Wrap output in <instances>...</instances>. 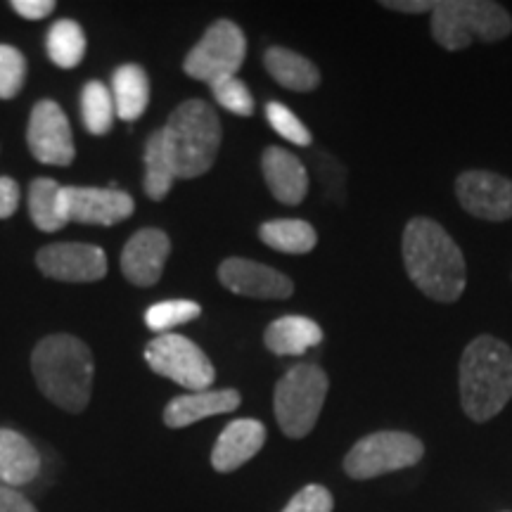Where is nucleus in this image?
<instances>
[{
    "instance_id": "obj_1",
    "label": "nucleus",
    "mask_w": 512,
    "mask_h": 512,
    "mask_svg": "<svg viewBox=\"0 0 512 512\" xmlns=\"http://www.w3.org/2000/svg\"><path fill=\"white\" fill-rule=\"evenodd\" d=\"M403 266L408 278L434 302H458L465 292L467 266L456 240L427 216H415L403 230Z\"/></svg>"
},
{
    "instance_id": "obj_2",
    "label": "nucleus",
    "mask_w": 512,
    "mask_h": 512,
    "mask_svg": "<svg viewBox=\"0 0 512 512\" xmlns=\"http://www.w3.org/2000/svg\"><path fill=\"white\" fill-rule=\"evenodd\" d=\"M31 373L48 401L67 413H83L91 403L95 361L79 337L55 332L31 354Z\"/></svg>"
},
{
    "instance_id": "obj_3",
    "label": "nucleus",
    "mask_w": 512,
    "mask_h": 512,
    "mask_svg": "<svg viewBox=\"0 0 512 512\" xmlns=\"http://www.w3.org/2000/svg\"><path fill=\"white\" fill-rule=\"evenodd\" d=\"M512 399V349L494 335H479L460 358V403L470 420L496 418Z\"/></svg>"
},
{
    "instance_id": "obj_4",
    "label": "nucleus",
    "mask_w": 512,
    "mask_h": 512,
    "mask_svg": "<svg viewBox=\"0 0 512 512\" xmlns=\"http://www.w3.org/2000/svg\"><path fill=\"white\" fill-rule=\"evenodd\" d=\"M176 176L200 178L214 166L221 147V119L204 100H185L171 112L164 126Z\"/></svg>"
},
{
    "instance_id": "obj_5",
    "label": "nucleus",
    "mask_w": 512,
    "mask_h": 512,
    "mask_svg": "<svg viewBox=\"0 0 512 512\" xmlns=\"http://www.w3.org/2000/svg\"><path fill=\"white\" fill-rule=\"evenodd\" d=\"M432 38L446 50H465L472 41L496 43L512 34V17L491 0H441L432 10Z\"/></svg>"
},
{
    "instance_id": "obj_6",
    "label": "nucleus",
    "mask_w": 512,
    "mask_h": 512,
    "mask_svg": "<svg viewBox=\"0 0 512 512\" xmlns=\"http://www.w3.org/2000/svg\"><path fill=\"white\" fill-rule=\"evenodd\" d=\"M328 375L313 363L294 366L275 384L273 411L285 437L304 439L316 427L328 396Z\"/></svg>"
},
{
    "instance_id": "obj_7",
    "label": "nucleus",
    "mask_w": 512,
    "mask_h": 512,
    "mask_svg": "<svg viewBox=\"0 0 512 512\" xmlns=\"http://www.w3.org/2000/svg\"><path fill=\"white\" fill-rule=\"evenodd\" d=\"M425 456V444L408 432L384 430L358 439L344 458V472L351 479H375L389 472L418 465Z\"/></svg>"
},
{
    "instance_id": "obj_8",
    "label": "nucleus",
    "mask_w": 512,
    "mask_h": 512,
    "mask_svg": "<svg viewBox=\"0 0 512 512\" xmlns=\"http://www.w3.org/2000/svg\"><path fill=\"white\" fill-rule=\"evenodd\" d=\"M245 57L247 38L242 29L230 19H219L204 31L200 43L185 57L183 72L190 79L214 86V83L238 74Z\"/></svg>"
},
{
    "instance_id": "obj_9",
    "label": "nucleus",
    "mask_w": 512,
    "mask_h": 512,
    "mask_svg": "<svg viewBox=\"0 0 512 512\" xmlns=\"http://www.w3.org/2000/svg\"><path fill=\"white\" fill-rule=\"evenodd\" d=\"M145 361L152 373L169 377L192 392H207L216 380L209 356L192 339L174 332L152 339L145 347Z\"/></svg>"
},
{
    "instance_id": "obj_10",
    "label": "nucleus",
    "mask_w": 512,
    "mask_h": 512,
    "mask_svg": "<svg viewBox=\"0 0 512 512\" xmlns=\"http://www.w3.org/2000/svg\"><path fill=\"white\" fill-rule=\"evenodd\" d=\"M27 143L31 155L41 164L69 166L76 157L72 126L55 100L36 102L29 117Z\"/></svg>"
},
{
    "instance_id": "obj_11",
    "label": "nucleus",
    "mask_w": 512,
    "mask_h": 512,
    "mask_svg": "<svg viewBox=\"0 0 512 512\" xmlns=\"http://www.w3.org/2000/svg\"><path fill=\"white\" fill-rule=\"evenodd\" d=\"M36 266L62 283H98L107 275V256L95 245L55 242L36 254Z\"/></svg>"
},
{
    "instance_id": "obj_12",
    "label": "nucleus",
    "mask_w": 512,
    "mask_h": 512,
    "mask_svg": "<svg viewBox=\"0 0 512 512\" xmlns=\"http://www.w3.org/2000/svg\"><path fill=\"white\" fill-rule=\"evenodd\" d=\"M456 197L467 214L484 221L512 219V181L491 171H465L456 181Z\"/></svg>"
},
{
    "instance_id": "obj_13",
    "label": "nucleus",
    "mask_w": 512,
    "mask_h": 512,
    "mask_svg": "<svg viewBox=\"0 0 512 512\" xmlns=\"http://www.w3.org/2000/svg\"><path fill=\"white\" fill-rule=\"evenodd\" d=\"M219 280L226 290L252 299H287L294 292V283L285 273L240 256L223 261L219 266Z\"/></svg>"
},
{
    "instance_id": "obj_14",
    "label": "nucleus",
    "mask_w": 512,
    "mask_h": 512,
    "mask_svg": "<svg viewBox=\"0 0 512 512\" xmlns=\"http://www.w3.org/2000/svg\"><path fill=\"white\" fill-rule=\"evenodd\" d=\"M69 221L88 226H114L136 211L131 195L117 188H74L64 185Z\"/></svg>"
},
{
    "instance_id": "obj_15",
    "label": "nucleus",
    "mask_w": 512,
    "mask_h": 512,
    "mask_svg": "<svg viewBox=\"0 0 512 512\" xmlns=\"http://www.w3.org/2000/svg\"><path fill=\"white\" fill-rule=\"evenodd\" d=\"M169 254V235L159 228H143L126 242L124 252H121V273H124L128 283L138 287H152L162 278Z\"/></svg>"
},
{
    "instance_id": "obj_16",
    "label": "nucleus",
    "mask_w": 512,
    "mask_h": 512,
    "mask_svg": "<svg viewBox=\"0 0 512 512\" xmlns=\"http://www.w3.org/2000/svg\"><path fill=\"white\" fill-rule=\"evenodd\" d=\"M266 444L264 422L242 418L226 425V430L216 439L214 451H211V467L221 475L235 472L238 467L249 463L256 453Z\"/></svg>"
},
{
    "instance_id": "obj_17",
    "label": "nucleus",
    "mask_w": 512,
    "mask_h": 512,
    "mask_svg": "<svg viewBox=\"0 0 512 512\" xmlns=\"http://www.w3.org/2000/svg\"><path fill=\"white\" fill-rule=\"evenodd\" d=\"M261 171H264L271 195L287 207H297L309 195V174H306L304 162L283 147H266L261 157Z\"/></svg>"
},
{
    "instance_id": "obj_18",
    "label": "nucleus",
    "mask_w": 512,
    "mask_h": 512,
    "mask_svg": "<svg viewBox=\"0 0 512 512\" xmlns=\"http://www.w3.org/2000/svg\"><path fill=\"white\" fill-rule=\"evenodd\" d=\"M242 403L240 392L235 389H207V392H190L169 401L164 408V425L171 430L195 425L211 415H226L238 411Z\"/></svg>"
},
{
    "instance_id": "obj_19",
    "label": "nucleus",
    "mask_w": 512,
    "mask_h": 512,
    "mask_svg": "<svg viewBox=\"0 0 512 512\" xmlns=\"http://www.w3.org/2000/svg\"><path fill=\"white\" fill-rule=\"evenodd\" d=\"M41 475V453L17 430L0 427V482L5 486H27Z\"/></svg>"
},
{
    "instance_id": "obj_20",
    "label": "nucleus",
    "mask_w": 512,
    "mask_h": 512,
    "mask_svg": "<svg viewBox=\"0 0 512 512\" xmlns=\"http://www.w3.org/2000/svg\"><path fill=\"white\" fill-rule=\"evenodd\" d=\"M323 342V328L306 316H283L264 332V344L275 356H302Z\"/></svg>"
},
{
    "instance_id": "obj_21",
    "label": "nucleus",
    "mask_w": 512,
    "mask_h": 512,
    "mask_svg": "<svg viewBox=\"0 0 512 512\" xmlns=\"http://www.w3.org/2000/svg\"><path fill=\"white\" fill-rule=\"evenodd\" d=\"M266 72L273 76L280 86L294 93H311L320 86V72L309 57L294 53L290 48L273 46L264 55Z\"/></svg>"
},
{
    "instance_id": "obj_22",
    "label": "nucleus",
    "mask_w": 512,
    "mask_h": 512,
    "mask_svg": "<svg viewBox=\"0 0 512 512\" xmlns=\"http://www.w3.org/2000/svg\"><path fill=\"white\" fill-rule=\"evenodd\" d=\"M29 216L43 233H55L69 223L64 185L53 178H34L29 185Z\"/></svg>"
},
{
    "instance_id": "obj_23",
    "label": "nucleus",
    "mask_w": 512,
    "mask_h": 512,
    "mask_svg": "<svg viewBox=\"0 0 512 512\" xmlns=\"http://www.w3.org/2000/svg\"><path fill=\"white\" fill-rule=\"evenodd\" d=\"M112 95L117 117L124 121H136L143 117L150 102V79L140 64H121L112 74Z\"/></svg>"
},
{
    "instance_id": "obj_24",
    "label": "nucleus",
    "mask_w": 512,
    "mask_h": 512,
    "mask_svg": "<svg viewBox=\"0 0 512 512\" xmlns=\"http://www.w3.org/2000/svg\"><path fill=\"white\" fill-rule=\"evenodd\" d=\"M176 164L171 157L169 140H166L164 128L152 133L145 143V195L150 200H164L176 183Z\"/></svg>"
},
{
    "instance_id": "obj_25",
    "label": "nucleus",
    "mask_w": 512,
    "mask_h": 512,
    "mask_svg": "<svg viewBox=\"0 0 512 512\" xmlns=\"http://www.w3.org/2000/svg\"><path fill=\"white\" fill-rule=\"evenodd\" d=\"M259 238L275 252L309 254L318 245V233L309 221L302 219H275L259 228Z\"/></svg>"
},
{
    "instance_id": "obj_26",
    "label": "nucleus",
    "mask_w": 512,
    "mask_h": 512,
    "mask_svg": "<svg viewBox=\"0 0 512 512\" xmlns=\"http://www.w3.org/2000/svg\"><path fill=\"white\" fill-rule=\"evenodd\" d=\"M48 57L60 69H74L86 55V34L72 19H60L48 31Z\"/></svg>"
},
{
    "instance_id": "obj_27",
    "label": "nucleus",
    "mask_w": 512,
    "mask_h": 512,
    "mask_svg": "<svg viewBox=\"0 0 512 512\" xmlns=\"http://www.w3.org/2000/svg\"><path fill=\"white\" fill-rule=\"evenodd\" d=\"M81 117L83 126L93 133V136H105L110 133L117 117V107L110 88L102 81H88L81 91Z\"/></svg>"
},
{
    "instance_id": "obj_28",
    "label": "nucleus",
    "mask_w": 512,
    "mask_h": 512,
    "mask_svg": "<svg viewBox=\"0 0 512 512\" xmlns=\"http://www.w3.org/2000/svg\"><path fill=\"white\" fill-rule=\"evenodd\" d=\"M202 306L190 299H169V302H157L145 311L147 328L166 335L169 330L178 328V325L190 323V320L200 318Z\"/></svg>"
},
{
    "instance_id": "obj_29",
    "label": "nucleus",
    "mask_w": 512,
    "mask_h": 512,
    "mask_svg": "<svg viewBox=\"0 0 512 512\" xmlns=\"http://www.w3.org/2000/svg\"><path fill=\"white\" fill-rule=\"evenodd\" d=\"M27 79V60L12 46H0V100H12L22 93Z\"/></svg>"
},
{
    "instance_id": "obj_30",
    "label": "nucleus",
    "mask_w": 512,
    "mask_h": 512,
    "mask_svg": "<svg viewBox=\"0 0 512 512\" xmlns=\"http://www.w3.org/2000/svg\"><path fill=\"white\" fill-rule=\"evenodd\" d=\"M268 124L280 138L290 140L294 145H311V131L304 126V121L294 114L290 107L280 105V102H268L266 105Z\"/></svg>"
},
{
    "instance_id": "obj_31",
    "label": "nucleus",
    "mask_w": 512,
    "mask_h": 512,
    "mask_svg": "<svg viewBox=\"0 0 512 512\" xmlns=\"http://www.w3.org/2000/svg\"><path fill=\"white\" fill-rule=\"evenodd\" d=\"M211 93H214V98L221 107L238 114V117H252L254 114L252 93H249L247 83L240 81L238 76H230V79L214 83V86H211Z\"/></svg>"
},
{
    "instance_id": "obj_32",
    "label": "nucleus",
    "mask_w": 512,
    "mask_h": 512,
    "mask_svg": "<svg viewBox=\"0 0 512 512\" xmlns=\"http://www.w3.org/2000/svg\"><path fill=\"white\" fill-rule=\"evenodd\" d=\"M332 508H335V498L325 486L306 484L302 491L292 496L283 512H332Z\"/></svg>"
},
{
    "instance_id": "obj_33",
    "label": "nucleus",
    "mask_w": 512,
    "mask_h": 512,
    "mask_svg": "<svg viewBox=\"0 0 512 512\" xmlns=\"http://www.w3.org/2000/svg\"><path fill=\"white\" fill-rule=\"evenodd\" d=\"M19 207V185L10 176H0V221L10 219Z\"/></svg>"
},
{
    "instance_id": "obj_34",
    "label": "nucleus",
    "mask_w": 512,
    "mask_h": 512,
    "mask_svg": "<svg viewBox=\"0 0 512 512\" xmlns=\"http://www.w3.org/2000/svg\"><path fill=\"white\" fill-rule=\"evenodd\" d=\"M0 512H38L27 496L19 494L12 486L0 484Z\"/></svg>"
},
{
    "instance_id": "obj_35",
    "label": "nucleus",
    "mask_w": 512,
    "mask_h": 512,
    "mask_svg": "<svg viewBox=\"0 0 512 512\" xmlns=\"http://www.w3.org/2000/svg\"><path fill=\"white\" fill-rule=\"evenodd\" d=\"M12 10H15L19 17L34 19L36 22V19L50 15V12L55 10V3L53 0H15V3H12Z\"/></svg>"
},
{
    "instance_id": "obj_36",
    "label": "nucleus",
    "mask_w": 512,
    "mask_h": 512,
    "mask_svg": "<svg viewBox=\"0 0 512 512\" xmlns=\"http://www.w3.org/2000/svg\"><path fill=\"white\" fill-rule=\"evenodd\" d=\"M382 5L396 12H408V15H420V12H432L437 8L434 0H384Z\"/></svg>"
}]
</instances>
